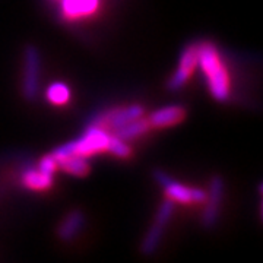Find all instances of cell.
Segmentation results:
<instances>
[{"label":"cell","instance_id":"obj_1","mask_svg":"<svg viewBox=\"0 0 263 263\" xmlns=\"http://www.w3.org/2000/svg\"><path fill=\"white\" fill-rule=\"evenodd\" d=\"M197 65L206 75L208 88L216 101L224 103L230 98V73L221 59L218 48L212 43H202L197 46Z\"/></svg>","mask_w":263,"mask_h":263},{"label":"cell","instance_id":"obj_2","mask_svg":"<svg viewBox=\"0 0 263 263\" xmlns=\"http://www.w3.org/2000/svg\"><path fill=\"white\" fill-rule=\"evenodd\" d=\"M111 136L113 135H108L103 127L92 126V127L88 129V132L85 133L82 138H79L78 141L69 142V143L59 146L51 155L56 160L67 157V155H79V157H84V158H89V157H92L98 152L108 151Z\"/></svg>","mask_w":263,"mask_h":263},{"label":"cell","instance_id":"obj_3","mask_svg":"<svg viewBox=\"0 0 263 263\" xmlns=\"http://www.w3.org/2000/svg\"><path fill=\"white\" fill-rule=\"evenodd\" d=\"M155 179L164 187L168 199L173 202L179 203H202L206 200V193L202 189L187 187L181 183H177L176 180L168 177L162 171H155Z\"/></svg>","mask_w":263,"mask_h":263},{"label":"cell","instance_id":"obj_4","mask_svg":"<svg viewBox=\"0 0 263 263\" xmlns=\"http://www.w3.org/2000/svg\"><path fill=\"white\" fill-rule=\"evenodd\" d=\"M173 211H174V202L171 199L164 200L162 205H161L160 211H158V214H157L155 222L152 224L149 233L146 234L143 243H142V253L149 256V254H152L157 250V247H158L161 241V237L164 234L165 226H167V222H168L170 218H171Z\"/></svg>","mask_w":263,"mask_h":263},{"label":"cell","instance_id":"obj_5","mask_svg":"<svg viewBox=\"0 0 263 263\" xmlns=\"http://www.w3.org/2000/svg\"><path fill=\"white\" fill-rule=\"evenodd\" d=\"M24 67V94L27 100H35L40 88V54L37 48L28 47L25 51Z\"/></svg>","mask_w":263,"mask_h":263},{"label":"cell","instance_id":"obj_6","mask_svg":"<svg viewBox=\"0 0 263 263\" xmlns=\"http://www.w3.org/2000/svg\"><path fill=\"white\" fill-rule=\"evenodd\" d=\"M197 65V46L196 44H189L183 48L181 56H180V63L177 70L174 72L173 78L170 79L168 89L177 91L183 85L190 79L195 67Z\"/></svg>","mask_w":263,"mask_h":263},{"label":"cell","instance_id":"obj_7","mask_svg":"<svg viewBox=\"0 0 263 263\" xmlns=\"http://www.w3.org/2000/svg\"><path fill=\"white\" fill-rule=\"evenodd\" d=\"M222 196H224V183L219 177H214L211 181L209 195H206V200H205L208 205L202 214V224L206 228H211L216 222Z\"/></svg>","mask_w":263,"mask_h":263},{"label":"cell","instance_id":"obj_8","mask_svg":"<svg viewBox=\"0 0 263 263\" xmlns=\"http://www.w3.org/2000/svg\"><path fill=\"white\" fill-rule=\"evenodd\" d=\"M143 114V108L141 105H130V107H124V108H117L113 110L111 113L104 114L103 117L98 120V127L103 129H113L114 132L120 129L126 123L132 122L135 119H139Z\"/></svg>","mask_w":263,"mask_h":263},{"label":"cell","instance_id":"obj_9","mask_svg":"<svg viewBox=\"0 0 263 263\" xmlns=\"http://www.w3.org/2000/svg\"><path fill=\"white\" fill-rule=\"evenodd\" d=\"M184 117H186V110L183 107L168 105L151 114L148 117V123H149V127L164 129V127L179 124L184 120Z\"/></svg>","mask_w":263,"mask_h":263},{"label":"cell","instance_id":"obj_10","mask_svg":"<svg viewBox=\"0 0 263 263\" xmlns=\"http://www.w3.org/2000/svg\"><path fill=\"white\" fill-rule=\"evenodd\" d=\"M100 0H62V15L66 19L88 18L98 10Z\"/></svg>","mask_w":263,"mask_h":263},{"label":"cell","instance_id":"obj_11","mask_svg":"<svg viewBox=\"0 0 263 263\" xmlns=\"http://www.w3.org/2000/svg\"><path fill=\"white\" fill-rule=\"evenodd\" d=\"M22 184L25 187L31 189V190H38V192H43V190H47L51 187L53 184V176L47 174L41 170H27L24 174H22Z\"/></svg>","mask_w":263,"mask_h":263},{"label":"cell","instance_id":"obj_12","mask_svg":"<svg viewBox=\"0 0 263 263\" xmlns=\"http://www.w3.org/2000/svg\"><path fill=\"white\" fill-rule=\"evenodd\" d=\"M57 161V165L59 168H62L66 173L76 176V177H84L89 173V164L84 157H79V155H67L63 158H59Z\"/></svg>","mask_w":263,"mask_h":263},{"label":"cell","instance_id":"obj_13","mask_svg":"<svg viewBox=\"0 0 263 263\" xmlns=\"http://www.w3.org/2000/svg\"><path fill=\"white\" fill-rule=\"evenodd\" d=\"M82 226H84V215L79 211H73V212H70L69 215L66 216L65 219H63V222L60 224V227H59V235H60L62 240L69 241V240H72L79 233V230L82 228Z\"/></svg>","mask_w":263,"mask_h":263},{"label":"cell","instance_id":"obj_14","mask_svg":"<svg viewBox=\"0 0 263 263\" xmlns=\"http://www.w3.org/2000/svg\"><path fill=\"white\" fill-rule=\"evenodd\" d=\"M149 129V123H148V119H135L132 122L126 123L124 126H122L120 129L116 130V136L122 141H130V139H135L141 135H145Z\"/></svg>","mask_w":263,"mask_h":263},{"label":"cell","instance_id":"obj_15","mask_svg":"<svg viewBox=\"0 0 263 263\" xmlns=\"http://www.w3.org/2000/svg\"><path fill=\"white\" fill-rule=\"evenodd\" d=\"M69 97H70V92L65 84H53L48 86L47 100L51 104L63 105L69 101Z\"/></svg>","mask_w":263,"mask_h":263},{"label":"cell","instance_id":"obj_16","mask_svg":"<svg viewBox=\"0 0 263 263\" xmlns=\"http://www.w3.org/2000/svg\"><path fill=\"white\" fill-rule=\"evenodd\" d=\"M108 152H111L113 155L119 158H129L132 155L130 148L124 143V141L119 139L117 136H111V142L108 146Z\"/></svg>","mask_w":263,"mask_h":263},{"label":"cell","instance_id":"obj_17","mask_svg":"<svg viewBox=\"0 0 263 263\" xmlns=\"http://www.w3.org/2000/svg\"><path fill=\"white\" fill-rule=\"evenodd\" d=\"M38 168L41 170V171H44V173H47V174H51V176H53V173L59 168V165H57V161L53 155H47V157H44L43 160L40 161Z\"/></svg>","mask_w":263,"mask_h":263}]
</instances>
